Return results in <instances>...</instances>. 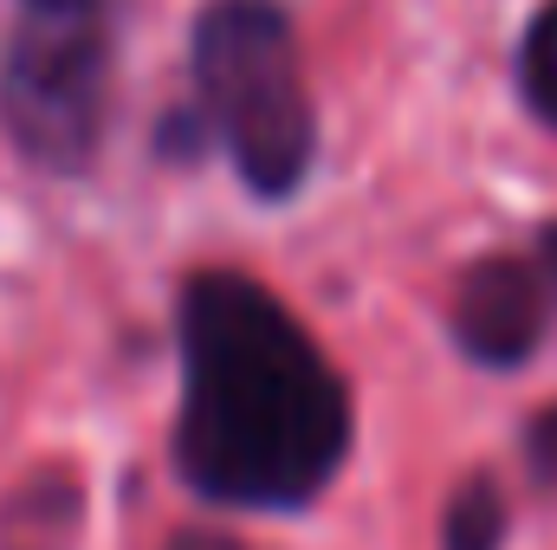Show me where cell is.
Segmentation results:
<instances>
[{"label":"cell","mask_w":557,"mask_h":550,"mask_svg":"<svg viewBox=\"0 0 557 550\" xmlns=\"http://www.w3.org/2000/svg\"><path fill=\"white\" fill-rule=\"evenodd\" d=\"M350 447V396L267 285L195 273L182 291V479L240 512L311 505Z\"/></svg>","instance_id":"obj_1"},{"label":"cell","mask_w":557,"mask_h":550,"mask_svg":"<svg viewBox=\"0 0 557 550\" xmlns=\"http://www.w3.org/2000/svg\"><path fill=\"white\" fill-rule=\"evenodd\" d=\"M195 85L260 195H292L311 162V91L273 0H208L195 20Z\"/></svg>","instance_id":"obj_2"},{"label":"cell","mask_w":557,"mask_h":550,"mask_svg":"<svg viewBox=\"0 0 557 550\" xmlns=\"http://www.w3.org/2000/svg\"><path fill=\"white\" fill-rule=\"evenodd\" d=\"M111 104L104 0H20L0 65V117L26 162L72 175L91 162Z\"/></svg>","instance_id":"obj_3"},{"label":"cell","mask_w":557,"mask_h":550,"mask_svg":"<svg viewBox=\"0 0 557 550\" xmlns=\"http://www.w3.org/2000/svg\"><path fill=\"white\" fill-rule=\"evenodd\" d=\"M454 337L473 363L512 370L545 337V285L525 260H480L454 285Z\"/></svg>","instance_id":"obj_4"},{"label":"cell","mask_w":557,"mask_h":550,"mask_svg":"<svg viewBox=\"0 0 557 550\" xmlns=\"http://www.w3.org/2000/svg\"><path fill=\"white\" fill-rule=\"evenodd\" d=\"M78 525H85L78 473L39 466L0 505V550H78Z\"/></svg>","instance_id":"obj_5"},{"label":"cell","mask_w":557,"mask_h":550,"mask_svg":"<svg viewBox=\"0 0 557 550\" xmlns=\"http://www.w3.org/2000/svg\"><path fill=\"white\" fill-rule=\"evenodd\" d=\"M506 545V499L486 473H473L441 518V550H499Z\"/></svg>","instance_id":"obj_6"},{"label":"cell","mask_w":557,"mask_h":550,"mask_svg":"<svg viewBox=\"0 0 557 550\" xmlns=\"http://www.w3.org/2000/svg\"><path fill=\"white\" fill-rule=\"evenodd\" d=\"M519 85H525V104L557 124V0L539 7L532 33H525V52H519Z\"/></svg>","instance_id":"obj_7"},{"label":"cell","mask_w":557,"mask_h":550,"mask_svg":"<svg viewBox=\"0 0 557 550\" xmlns=\"http://www.w3.org/2000/svg\"><path fill=\"white\" fill-rule=\"evenodd\" d=\"M525 460H532V479H539L545 492H557V402L532 414V427H525Z\"/></svg>","instance_id":"obj_8"},{"label":"cell","mask_w":557,"mask_h":550,"mask_svg":"<svg viewBox=\"0 0 557 550\" xmlns=\"http://www.w3.org/2000/svg\"><path fill=\"white\" fill-rule=\"evenodd\" d=\"M169 550H240V545L221 538V532H182V538H169Z\"/></svg>","instance_id":"obj_9"},{"label":"cell","mask_w":557,"mask_h":550,"mask_svg":"<svg viewBox=\"0 0 557 550\" xmlns=\"http://www.w3.org/2000/svg\"><path fill=\"white\" fill-rule=\"evenodd\" d=\"M539 240H545V266H552V273H557V221H552V227H545V234H539Z\"/></svg>","instance_id":"obj_10"}]
</instances>
